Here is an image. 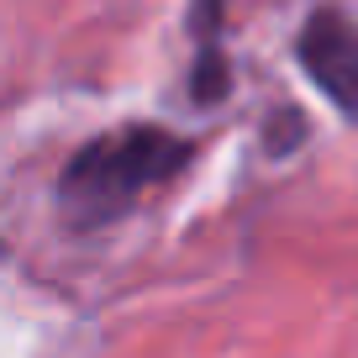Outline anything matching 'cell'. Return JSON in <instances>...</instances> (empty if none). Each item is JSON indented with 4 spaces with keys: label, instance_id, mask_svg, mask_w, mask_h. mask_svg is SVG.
<instances>
[{
    "label": "cell",
    "instance_id": "cell-2",
    "mask_svg": "<svg viewBox=\"0 0 358 358\" xmlns=\"http://www.w3.org/2000/svg\"><path fill=\"white\" fill-rule=\"evenodd\" d=\"M295 64L306 69L343 122L358 127V22L343 6H316L295 37Z\"/></svg>",
    "mask_w": 358,
    "mask_h": 358
},
{
    "label": "cell",
    "instance_id": "cell-1",
    "mask_svg": "<svg viewBox=\"0 0 358 358\" xmlns=\"http://www.w3.org/2000/svg\"><path fill=\"white\" fill-rule=\"evenodd\" d=\"M190 158H195L190 137L169 132V127H153V122H132V127L90 137L64 164V174H58L64 222H74V227L122 222L148 190L169 185Z\"/></svg>",
    "mask_w": 358,
    "mask_h": 358
},
{
    "label": "cell",
    "instance_id": "cell-3",
    "mask_svg": "<svg viewBox=\"0 0 358 358\" xmlns=\"http://www.w3.org/2000/svg\"><path fill=\"white\" fill-rule=\"evenodd\" d=\"M227 6L232 0H190V37H195V69H190V95L201 106H216L227 95Z\"/></svg>",
    "mask_w": 358,
    "mask_h": 358
}]
</instances>
